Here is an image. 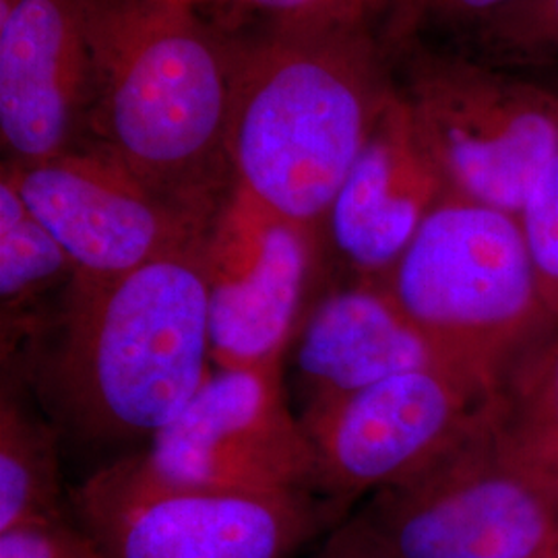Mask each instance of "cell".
<instances>
[{"mask_svg": "<svg viewBox=\"0 0 558 558\" xmlns=\"http://www.w3.org/2000/svg\"><path fill=\"white\" fill-rule=\"evenodd\" d=\"M490 398L447 366L379 380L300 418L315 453V493L341 518L440 456Z\"/></svg>", "mask_w": 558, "mask_h": 558, "instance_id": "cell-9", "label": "cell"}, {"mask_svg": "<svg viewBox=\"0 0 558 558\" xmlns=\"http://www.w3.org/2000/svg\"><path fill=\"white\" fill-rule=\"evenodd\" d=\"M203 244L60 296L38 385L73 435L151 440L216 371Z\"/></svg>", "mask_w": 558, "mask_h": 558, "instance_id": "cell-3", "label": "cell"}, {"mask_svg": "<svg viewBox=\"0 0 558 558\" xmlns=\"http://www.w3.org/2000/svg\"><path fill=\"white\" fill-rule=\"evenodd\" d=\"M398 558H539L558 538V490L500 451L486 401L418 474L360 511Z\"/></svg>", "mask_w": 558, "mask_h": 558, "instance_id": "cell-7", "label": "cell"}, {"mask_svg": "<svg viewBox=\"0 0 558 558\" xmlns=\"http://www.w3.org/2000/svg\"><path fill=\"white\" fill-rule=\"evenodd\" d=\"M216 368L283 371L302 323L336 278L323 234L239 189L203 244Z\"/></svg>", "mask_w": 558, "mask_h": 558, "instance_id": "cell-8", "label": "cell"}, {"mask_svg": "<svg viewBox=\"0 0 558 558\" xmlns=\"http://www.w3.org/2000/svg\"><path fill=\"white\" fill-rule=\"evenodd\" d=\"M308 558H398L362 513L343 519Z\"/></svg>", "mask_w": 558, "mask_h": 558, "instance_id": "cell-23", "label": "cell"}, {"mask_svg": "<svg viewBox=\"0 0 558 558\" xmlns=\"http://www.w3.org/2000/svg\"><path fill=\"white\" fill-rule=\"evenodd\" d=\"M290 356L299 418L399 373L445 366L385 283L362 279L325 288Z\"/></svg>", "mask_w": 558, "mask_h": 558, "instance_id": "cell-14", "label": "cell"}, {"mask_svg": "<svg viewBox=\"0 0 558 558\" xmlns=\"http://www.w3.org/2000/svg\"><path fill=\"white\" fill-rule=\"evenodd\" d=\"M71 509L101 558H292L343 521L315 495L170 484L140 453L85 480Z\"/></svg>", "mask_w": 558, "mask_h": 558, "instance_id": "cell-6", "label": "cell"}, {"mask_svg": "<svg viewBox=\"0 0 558 558\" xmlns=\"http://www.w3.org/2000/svg\"><path fill=\"white\" fill-rule=\"evenodd\" d=\"M160 2H172V4H182V7H195V9H199L201 4H205L207 0H160Z\"/></svg>", "mask_w": 558, "mask_h": 558, "instance_id": "cell-24", "label": "cell"}, {"mask_svg": "<svg viewBox=\"0 0 558 558\" xmlns=\"http://www.w3.org/2000/svg\"><path fill=\"white\" fill-rule=\"evenodd\" d=\"M209 2V0H207ZM236 7L259 11L271 17L274 25L300 23V21L338 17L364 11H380L391 0H228Z\"/></svg>", "mask_w": 558, "mask_h": 558, "instance_id": "cell-22", "label": "cell"}, {"mask_svg": "<svg viewBox=\"0 0 558 558\" xmlns=\"http://www.w3.org/2000/svg\"><path fill=\"white\" fill-rule=\"evenodd\" d=\"M2 174L62 244L83 286L197 248L211 228L160 197L94 141L40 163L4 161Z\"/></svg>", "mask_w": 558, "mask_h": 558, "instance_id": "cell-11", "label": "cell"}, {"mask_svg": "<svg viewBox=\"0 0 558 558\" xmlns=\"http://www.w3.org/2000/svg\"><path fill=\"white\" fill-rule=\"evenodd\" d=\"M398 4V23L393 34L416 32L424 21L447 25L449 29L468 34L482 21L497 15L518 0H391ZM389 2V4H391Z\"/></svg>", "mask_w": 558, "mask_h": 558, "instance_id": "cell-21", "label": "cell"}, {"mask_svg": "<svg viewBox=\"0 0 558 558\" xmlns=\"http://www.w3.org/2000/svg\"><path fill=\"white\" fill-rule=\"evenodd\" d=\"M140 458L179 486L317 497L313 445L290 408L283 371L216 368Z\"/></svg>", "mask_w": 558, "mask_h": 558, "instance_id": "cell-10", "label": "cell"}, {"mask_svg": "<svg viewBox=\"0 0 558 558\" xmlns=\"http://www.w3.org/2000/svg\"><path fill=\"white\" fill-rule=\"evenodd\" d=\"M539 558H558V538L557 542H555V544H553V546H550V548H548V550H546V553H544Z\"/></svg>", "mask_w": 558, "mask_h": 558, "instance_id": "cell-25", "label": "cell"}, {"mask_svg": "<svg viewBox=\"0 0 558 558\" xmlns=\"http://www.w3.org/2000/svg\"><path fill=\"white\" fill-rule=\"evenodd\" d=\"M94 89L89 0H0V140L9 163L87 140Z\"/></svg>", "mask_w": 558, "mask_h": 558, "instance_id": "cell-12", "label": "cell"}, {"mask_svg": "<svg viewBox=\"0 0 558 558\" xmlns=\"http://www.w3.org/2000/svg\"><path fill=\"white\" fill-rule=\"evenodd\" d=\"M94 89L87 140L211 226L234 193L228 119L236 44L195 7L89 0Z\"/></svg>", "mask_w": 558, "mask_h": 558, "instance_id": "cell-2", "label": "cell"}, {"mask_svg": "<svg viewBox=\"0 0 558 558\" xmlns=\"http://www.w3.org/2000/svg\"><path fill=\"white\" fill-rule=\"evenodd\" d=\"M447 193L398 87L323 223L341 278L385 281Z\"/></svg>", "mask_w": 558, "mask_h": 558, "instance_id": "cell-13", "label": "cell"}, {"mask_svg": "<svg viewBox=\"0 0 558 558\" xmlns=\"http://www.w3.org/2000/svg\"><path fill=\"white\" fill-rule=\"evenodd\" d=\"M383 283L440 362L486 396L558 331L518 216L449 191Z\"/></svg>", "mask_w": 558, "mask_h": 558, "instance_id": "cell-4", "label": "cell"}, {"mask_svg": "<svg viewBox=\"0 0 558 558\" xmlns=\"http://www.w3.org/2000/svg\"><path fill=\"white\" fill-rule=\"evenodd\" d=\"M518 220L542 299L558 320V156L532 186Z\"/></svg>", "mask_w": 558, "mask_h": 558, "instance_id": "cell-19", "label": "cell"}, {"mask_svg": "<svg viewBox=\"0 0 558 558\" xmlns=\"http://www.w3.org/2000/svg\"><path fill=\"white\" fill-rule=\"evenodd\" d=\"M75 265L54 234L7 174L0 172V306L2 338L27 329L34 306L52 292L64 294Z\"/></svg>", "mask_w": 558, "mask_h": 558, "instance_id": "cell-16", "label": "cell"}, {"mask_svg": "<svg viewBox=\"0 0 558 558\" xmlns=\"http://www.w3.org/2000/svg\"><path fill=\"white\" fill-rule=\"evenodd\" d=\"M69 515L62 499L59 430L2 391L0 530Z\"/></svg>", "mask_w": 558, "mask_h": 558, "instance_id": "cell-17", "label": "cell"}, {"mask_svg": "<svg viewBox=\"0 0 558 558\" xmlns=\"http://www.w3.org/2000/svg\"><path fill=\"white\" fill-rule=\"evenodd\" d=\"M393 77L449 193L519 216L558 156V94L465 50L391 34Z\"/></svg>", "mask_w": 558, "mask_h": 558, "instance_id": "cell-5", "label": "cell"}, {"mask_svg": "<svg viewBox=\"0 0 558 558\" xmlns=\"http://www.w3.org/2000/svg\"><path fill=\"white\" fill-rule=\"evenodd\" d=\"M377 11L281 23L236 44L228 119L234 189L323 234L329 207L396 94Z\"/></svg>", "mask_w": 558, "mask_h": 558, "instance_id": "cell-1", "label": "cell"}, {"mask_svg": "<svg viewBox=\"0 0 558 558\" xmlns=\"http://www.w3.org/2000/svg\"><path fill=\"white\" fill-rule=\"evenodd\" d=\"M470 54L507 62H558V0H518L463 34Z\"/></svg>", "mask_w": 558, "mask_h": 558, "instance_id": "cell-18", "label": "cell"}, {"mask_svg": "<svg viewBox=\"0 0 558 558\" xmlns=\"http://www.w3.org/2000/svg\"><path fill=\"white\" fill-rule=\"evenodd\" d=\"M0 558H101L77 519L64 515L0 530Z\"/></svg>", "mask_w": 558, "mask_h": 558, "instance_id": "cell-20", "label": "cell"}, {"mask_svg": "<svg viewBox=\"0 0 558 558\" xmlns=\"http://www.w3.org/2000/svg\"><path fill=\"white\" fill-rule=\"evenodd\" d=\"M486 416L500 451L558 490V331L511 366Z\"/></svg>", "mask_w": 558, "mask_h": 558, "instance_id": "cell-15", "label": "cell"}]
</instances>
